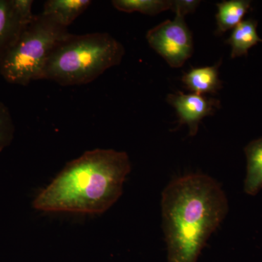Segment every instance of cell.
Returning <instances> with one entry per match:
<instances>
[{
  "mask_svg": "<svg viewBox=\"0 0 262 262\" xmlns=\"http://www.w3.org/2000/svg\"><path fill=\"white\" fill-rule=\"evenodd\" d=\"M161 209L168 262H196L229 206L220 183L206 174L189 173L164 189Z\"/></svg>",
  "mask_w": 262,
  "mask_h": 262,
  "instance_id": "6da1fadb",
  "label": "cell"
},
{
  "mask_svg": "<svg viewBox=\"0 0 262 262\" xmlns=\"http://www.w3.org/2000/svg\"><path fill=\"white\" fill-rule=\"evenodd\" d=\"M131 170L128 155L115 149L85 151L67 163L33 203L39 211L98 214L107 211L122 194Z\"/></svg>",
  "mask_w": 262,
  "mask_h": 262,
  "instance_id": "7a4b0ae2",
  "label": "cell"
},
{
  "mask_svg": "<svg viewBox=\"0 0 262 262\" xmlns=\"http://www.w3.org/2000/svg\"><path fill=\"white\" fill-rule=\"evenodd\" d=\"M125 53L123 45L108 33L70 34L52 51L42 80L62 86L89 84L120 64Z\"/></svg>",
  "mask_w": 262,
  "mask_h": 262,
  "instance_id": "3957f363",
  "label": "cell"
},
{
  "mask_svg": "<svg viewBox=\"0 0 262 262\" xmlns=\"http://www.w3.org/2000/svg\"><path fill=\"white\" fill-rule=\"evenodd\" d=\"M70 34L68 29L41 13L34 15L0 58V74L9 83L20 85L42 80L43 70L52 51Z\"/></svg>",
  "mask_w": 262,
  "mask_h": 262,
  "instance_id": "277c9868",
  "label": "cell"
},
{
  "mask_svg": "<svg viewBox=\"0 0 262 262\" xmlns=\"http://www.w3.org/2000/svg\"><path fill=\"white\" fill-rule=\"evenodd\" d=\"M146 39L172 68H180L192 56V34L184 17L176 15L148 31Z\"/></svg>",
  "mask_w": 262,
  "mask_h": 262,
  "instance_id": "5b68a950",
  "label": "cell"
},
{
  "mask_svg": "<svg viewBox=\"0 0 262 262\" xmlns=\"http://www.w3.org/2000/svg\"><path fill=\"white\" fill-rule=\"evenodd\" d=\"M167 101L177 112L179 126L187 125L191 136L198 134L200 123L204 117L213 115L221 107L220 101L216 98L186 94L182 91L168 95Z\"/></svg>",
  "mask_w": 262,
  "mask_h": 262,
  "instance_id": "8992f818",
  "label": "cell"
},
{
  "mask_svg": "<svg viewBox=\"0 0 262 262\" xmlns=\"http://www.w3.org/2000/svg\"><path fill=\"white\" fill-rule=\"evenodd\" d=\"M31 20L20 14L14 0H0V58L14 44Z\"/></svg>",
  "mask_w": 262,
  "mask_h": 262,
  "instance_id": "52a82bcc",
  "label": "cell"
},
{
  "mask_svg": "<svg viewBox=\"0 0 262 262\" xmlns=\"http://www.w3.org/2000/svg\"><path fill=\"white\" fill-rule=\"evenodd\" d=\"M222 61L209 67H192L183 75L182 82L184 87L192 94H215L222 89L220 78V68Z\"/></svg>",
  "mask_w": 262,
  "mask_h": 262,
  "instance_id": "ba28073f",
  "label": "cell"
},
{
  "mask_svg": "<svg viewBox=\"0 0 262 262\" xmlns=\"http://www.w3.org/2000/svg\"><path fill=\"white\" fill-rule=\"evenodd\" d=\"M91 4V0H48L41 14L67 29Z\"/></svg>",
  "mask_w": 262,
  "mask_h": 262,
  "instance_id": "9c48e42d",
  "label": "cell"
},
{
  "mask_svg": "<svg viewBox=\"0 0 262 262\" xmlns=\"http://www.w3.org/2000/svg\"><path fill=\"white\" fill-rule=\"evenodd\" d=\"M258 23L256 20L249 18L243 20L233 29L226 44L232 48L231 58L247 56L248 52L262 39L257 32Z\"/></svg>",
  "mask_w": 262,
  "mask_h": 262,
  "instance_id": "30bf717a",
  "label": "cell"
},
{
  "mask_svg": "<svg viewBox=\"0 0 262 262\" xmlns=\"http://www.w3.org/2000/svg\"><path fill=\"white\" fill-rule=\"evenodd\" d=\"M244 151L247 160L244 192L255 196L262 189V137L250 142Z\"/></svg>",
  "mask_w": 262,
  "mask_h": 262,
  "instance_id": "8fae6325",
  "label": "cell"
},
{
  "mask_svg": "<svg viewBox=\"0 0 262 262\" xmlns=\"http://www.w3.org/2000/svg\"><path fill=\"white\" fill-rule=\"evenodd\" d=\"M251 2L248 0H228L216 4L215 15L217 29L215 34L222 35L235 28L251 9Z\"/></svg>",
  "mask_w": 262,
  "mask_h": 262,
  "instance_id": "7c38bea8",
  "label": "cell"
},
{
  "mask_svg": "<svg viewBox=\"0 0 262 262\" xmlns=\"http://www.w3.org/2000/svg\"><path fill=\"white\" fill-rule=\"evenodd\" d=\"M114 8L124 13H138L156 15L165 10H171L170 0H113Z\"/></svg>",
  "mask_w": 262,
  "mask_h": 262,
  "instance_id": "4fadbf2b",
  "label": "cell"
},
{
  "mask_svg": "<svg viewBox=\"0 0 262 262\" xmlns=\"http://www.w3.org/2000/svg\"><path fill=\"white\" fill-rule=\"evenodd\" d=\"M14 130L11 114L4 103L0 101V151L11 143Z\"/></svg>",
  "mask_w": 262,
  "mask_h": 262,
  "instance_id": "5bb4252c",
  "label": "cell"
},
{
  "mask_svg": "<svg viewBox=\"0 0 262 262\" xmlns=\"http://www.w3.org/2000/svg\"><path fill=\"white\" fill-rule=\"evenodd\" d=\"M201 1L198 0H173L171 10L176 15L185 17L186 15L194 13L199 6Z\"/></svg>",
  "mask_w": 262,
  "mask_h": 262,
  "instance_id": "9a60e30c",
  "label": "cell"
}]
</instances>
